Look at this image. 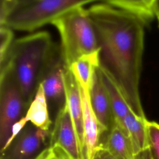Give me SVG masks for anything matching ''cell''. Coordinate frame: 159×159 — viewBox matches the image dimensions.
<instances>
[{"label": "cell", "mask_w": 159, "mask_h": 159, "mask_svg": "<svg viewBox=\"0 0 159 159\" xmlns=\"http://www.w3.org/2000/svg\"><path fill=\"white\" fill-rule=\"evenodd\" d=\"M99 47L100 66L111 76L130 110L146 118L139 93L145 23L107 3L88 9Z\"/></svg>", "instance_id": "6da1fadb"}, {"label": "cell", "mask_w": 159, "mask_h": 159, "mask_svg": "<svg viewBox=\"0 0 159 159\" xmlns=\"http://www.w3.org/2000/svg\"><path fill=\"white\" fill-rule=\"evenodd\" d=\"M27 1L29 0H1L0 13L4 15L7 14L16 4Z\"/></svg>", "instance_id": "7402d4cb"}, {"label": "cell", "mask_w": 159, "mask_h": 159, "mask_svg": "<svg viewBox=\"0 0 159 159\" xmlns=\"http://www.w3.org/2000/svg\"><path fill=\"white\" fill-rule=\"evenodd\" d=\"M148 148L152 159H159V124L155 122H147Z\"/></svg>", "instance_id": "ac0fdd59"}, {"label": "cell", "mask_w": 159, "mask_h": 159, "mask_svg": "<svg viewBox=\"0 0 159 159\" xmlns=\"http://www.w3.org/2000/svg\"><path fill=\"white\" fill-rule=\"evenodd\" d=\"M60 50L47 31L14 40L1 68L8 67L27 106L34 98L51 61Z\"/></svg>", "instance_id": "7a4b0ae2"}, {"label": "cell", "mask_w": 159, "mask_h": 159, "mask_svg": "<svg viewBox=\"0 0 159 159\" xmlns=\"http://www.w3.org/2000/svg\"><path fill=\"white\" fill-rule=\"evenodd\" d=\"M147 120L135 116L131 111L124 119V125L132 143L135 154L148 148Z\"/></svg>", "instance_id": "2e32d148"}, {"label": "cell", "mask_w": 159, "mask_h": 159, "mask_svg": "<svg viewBox=\"0 0 159 159\" xmlns=\"http://www.w3.org/2000/svg\"><path fill=\"white\" fill-rule=\"evenodd\" d=\"M25 118L27 122L30 121L34 126L48 131L52 122L49 117L47 100L41 84L30 102Z\"/></svg>", "instance_id": "5bb4252c"}, {"label": "cell", "mask_w": 159, "mask_h": 159, "mask_svg": "<svg viewBox=\"0 0 159 159\" xmlns=\"http://www.w3.org/2000/svg\"><path fill=\"white\" fill-rule=\"evenodd\" d=\"M65 89V102L70 110L83 159H84L83 112L80 85L66 67L63 72Z\"/></svg>", "instance_id": "ba28073f"}, {"label": "cell", "mask_w": 159, "mask_h": 159, "mask_svg": "<svg viewBox=\"0 0 159 159\" xmlns=\"http://www.w3.org/2000/svg\"><path fill=\"white\" fill-rule=\"evenodd\" d=\"M89 98L91 107L102 130L103 132L108 130L112 124L113 116L99 66L93 75Z\"/></svg>", "instance_id": "9c48e42d"}, {"label": "cell", "mask_w": 159, "mask_h": 159, "mask_svg": "<svg viewBox=\"0 0 159 159\" xmlns=\"http://www.w3.org/2000/svg\"><path fill=\"white\" fill-rule=\"evenodd\" d=\"M99 68L109 99L113 116V121L124 125L123 123L124 119L130 110L111 76L100 66Z\"/></svg>", "instance_id": "9a60e30c"}, {"label": "cell", "mask_w": 159, "mask_h": 159, "mask_svg": "<svg viewBox=\"0 0 159 159\" xmlns=\"http://www.w3.org/2000/svg\"><path fill=\"white\" fill-rule=\"evenodd\" d=\"M27 121L25 119V117L21 118L18 122H17L12 127V132H11V135L9 138V139L8 140L6 145H5V147H4V148L1 151V153L2 152H3L4 150H6L11 143L14 140V139L16 138V137L19 135V134L22 131V130L24 129V126L25 125V124H27Z\"/></svg>", "instance_id": "44dd1931"}, {"label": "cell", "mask_w": 159, "mask_h": 159, "mask_svg": "<svg viewBox=\"0 0 159 159\" xmlns=\"http://www.w3.org/2000/svg\"><path fill=\"white\" fill-rule=\"evenodd\" d=\"M51 24L60 34L61 54L68 68L83 55L99 50L94 25L83 6L67 11Z\"/></svg>", "instance_id": "3957f363"}, {"label": "cell", "mask_w": 159, "mask_h": 159, "mask_svg": "<svg viewBox=\"0 0 159 159\" xmlns=\"http://www.w3.org/2000/svg\"><path fill=\"white\" fill-rule=\"evenodd\" d=\"M24 105H25V103L23 95L11 71L7 66L1 68V151L4 148L11 135L13 125L20 119Z\"/></svg>", "instance_id": "5b68a950"}, {"label": "cell", "mask_w": 159, "mask_h": 159, "mask_svg": "<svg viewBox=\"0 0 159 159\" xmlns=\"http://www.w3.org/2000/svg\"><path fill=\"white\" fill-rule=\"evenodd\" d=\"M14 33L12 29L6 25L0 27V62L5 59L13 42Z\"/></svg>", "instance_id": "d6986e66"}, {"label": "cell", "mask_w": 159, "mask_h": 159, "mask_svg": "<svg viewBox=\"0 0 159 159\" xmlns=\"http://www.w3.org/2000/svg\"><path fill=\"white\" fill-rule=\"evenodd\" d=\"M103 146L117 159H133L135 155L126 128L114 121Z\"/></svg>", "instance_id": "7c38bea8"}, {"label": "cell", "mask_w": 159, "mask_h": 159, "mask_svg": "<svg viewBox=\"0 0 159 159\" xmlns=\"http://www.w3.org/2000/svg\"><path fill=\"white\" fill-rule=\"evenodd\" d=\"M48 130L35 126L23 129L3 152L1 159H32L42 150L48 137Z\"/></svg>", "instance_id": "8992f818"}, {"label": "cell", "mask_w": 159, "mask_h": 159, "mask_svg": "<svg viewBox=\"0 0 159 159\" xmlns=\"http://www.w3.org/2000/svg\"><path fill=\"white\" fill-rule=\"evenodd\" d=\"M61 147L73 159H83L68 105L65 101L58 111L50 137V145Z\"/></svg>", "instance_id": "52a82bcc"}, {"label": "cell", "mask_w": 159, "mask_h": 159, "mask_svg": "<svg viewBox=\"0 0 159 159\" xmlns=\"http://www.w3.org/2000/svg\"><path fill=\"white\" fill-rule=\"evenodd\" d=\"M94 159H117L102 145H101L96 152Z\"/></svg>", "instance_id": "603a6c76"}, {"label": "cell", "mask_w": 159, "mask_h": 159, "mask_svg": "<svg viewBox=\"0 0 159 159\" xmlns=\"http://www.w3.org/2000/svg\"><path fill=\"white\" fill-rule=\"evenodd\" d=\"M66 67L60 48L48 67L40 84L47 101L61 102L65 100L63 72Z\"/></svg>", "instance_id": "8fae6325"}, {"label": "cell", "mask_w": 159, "mask_h": 159, "mask_svg": "<svg viewBox=\"0 0 159 159\" xmlns=\"http://www.w3.org/2000/svg\"><path fill=\"white\" fill-rule=\"evenodd\" d=\"M154 11H155V17H157V18L159 17V0H156L155 1Z\"/></svg>", "instance_id": "d4e9b609"}, {"label": "cell", "mask_w": 159, "mask_h": 159, "mask_svg": "<svg viewBox=\"0 0 159 159\" xmlns=\"http://www.w3.org/2000/svg\"><path fill=\"white\" fill-rule=\"evenodd\" d=\"M100 66L99 50L83 55L73 62L69 70L79 85L89 91L96 69Z\"/></svg>", "instance_id": "4fadbf2b"}, {"label": "cell", "mask_w": 159, "mask_h": 159, "mask_svg": "<svg viewBox=\"0 0 159 159\" xmlns=\"http://www.w3.org/2000/svg\"><path fill=\"white\" fill-rule=\"evenodd\" d=\"M117 9L129 12L145 23L155 16L154 7L156 0H101Z\"/></svg>", "instance_id": "e0dca14e"}, {"label": "cell", "mask_w": 159, "mask_h": 159, "mask_svg": "<svg viewBox=\"0 0 159 159\" xmlns=\"http://www.w3.org/2000/svg\"><path fill=\"white\" fill-rule=\"evenodd\" d=\"M101 0H29L17 3L1 25L12 30L34 31L67 11Z\"/></svg>", "instance_id": "277c9868"}, {"label": "cell", "mask_w": 159, "mask_h": 159, "mask_svg": "<svg viewBox=\"0 0 159 159\" xmlns=\"http://www.w3.org/2000/svg\"><path fill=\"white\" fill-rule=\"evenodd\" d=\"M157 19H158V25H159V17H157Z\"/></svg>", "instance_id": "484cf974"}, {"label": "cell", "mask_w": 159, "mask_h": 159, "mask_svg": "<svg viewBox=\"0 0 159 159\" xmlns=\"http://www.w3.org/2000/svg\"><path fill=\"white\" fill-rule=\"evenodd\" d=\"M133 159H152L148 148H146L136 154Z\"/></svg>", "instance_id": "cb8c5ba5"}, {"label": "cell", "mask_w": 159, "mask_h": 159, "mask_svg": "<svg viewBox=\"0 0 159 159\" xmlns=\"http://www.w3.org/2000/svg\"><path fill=\"white\" fill-rule=\"evenodd\" d=\"M32 159H73L61 147L58 145H50Z\"/></svg>", "instance_id": "ffe728a7"}, {"label": "cell", "mask_w": 159, "mask_h": 159, "mask_svg": "<svg viewBox=\"0 0 159 159\" xmlns=\"http://www.w3.org/2000/svg\"><path fill=\"white\" fill-rule=\"evenodd\" d=\"M83 112L84 159H94L96 152L101 145L100 135L103 132L91 107L89 91L80 86Z\"/></svg>", "instance_id": "30bf717a"}]
</instances>
